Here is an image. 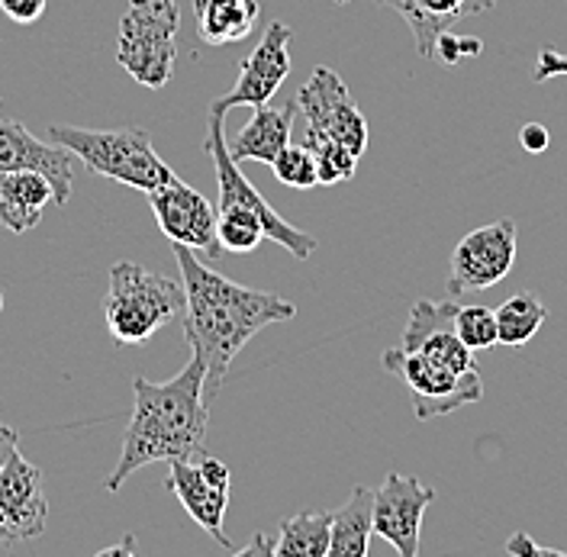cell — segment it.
Returning a JSON list of instances; mask_svg holds the SVG:
<instances>
[{
    "label": "cell",
    "mask_w": 567,
    "mask_h": 557,
    "mask_svg": "<svg viewBox=\"0 0 567 557\" xmlns=\"http://www.w3.org/2000/svg\"><path fill=\"white\" fill-rule=\"evenodd\" d=\"M49 140L65 145L71 155L94 175L120 180L136 190H152L168 184L175 172L155 152V142L145 130H78L49 126Z\"/></svg>",
    "instance_id": "4"
},
{
    "label": "cell",
    "mask_w": 567,
    "mask_h": 557,
    "mask_svg": "<svg viewBox=\"0 0 567 557\" xmlns=\"http://www.w3.org/2000/svg\"><path fill=\"white\" fill-rule=\"evenodd\" d=\"M293 116H297V101L284 106H255L251 120L239 130V136L229 142L233 162H265V165H271L278 158V152L290 142Z\"/></svg>",
    "instance_id": "19"
},
{
    "label": "cell",
    "mask_w": 567,
    "mask_h": 557,
    "mask_svg": "<svg viewBox=\"0 0 567 557\" xmlns=\"http://www.w3.org/2000/svg\"><path fill=\"white\" fill-rule=\"evenodd\" d=\"M297 113L307 123V136L332 140L352 148L361 158L368 148V120L352 101L346 81L332 69L319 65L297 91Z\"/></svg>",
    "instance_id": "8"
},
{
    "label": "cell",
    "mask_w": 567,
    "mask_h": 557,
    "mask_svg": "<svg viewBox=\"0 0 567 557\" xmlns=\"http://www.w3.org/2000/svg\"><path fill=\"white\" fill-rule=\"evenodd\" d=\"M45 7H49V0H0V10L20 27L35 23L45 13Z\"/></svg>",
    "instance_id": "28"
},
{
    "label": "cell",
    "mask_w": 567,
    "mask_h": 557,
    "mask_svg": "<svg viewBox=\"0 0 567 557\" xmlns=\"http://www.w3.org/2000/svg\"><path fill=\"white\" fill-rule=\"evenodd\" d=\"M374 535V489L354 487L339 513H332L329 557H364Z\"/></svg>",
    "instance_id": "21"
},
{
    "label": "cell",
    "mask_w": 567,
    "mask_h": 557,
    "mask_svg": "<svg viewBox=\"0 0 567 557\" xmlns=\"http://www.w3.org/2000/svg\"><path fill=\"white\" fill-rule=\"evenodd\" d=\"M181 10L175 0H130L120 20L116 62L142 87H165L177 65Z\"/></svg>",
    "instance_id": "5"
},
{
    "label": "cell",
    "mask_w": 567,
    "mask_h": 557,
    "mask_svg": "<svg viewBox=\"0 0 567 557\" xmlns=\"http://www.w3.org/2000/svg\"><path fill=\"white\" fill-rule=\"evenodd\" d=\"M545 319H548V307L532 290L513 293L496 310V339L506 349H523L526 342L535 339V332L545 326Z\"/></svg>",
    "instance_id": "22"
},
{
    "label": "cell",
    "mask_w": 567,
    "mask_h": 557,
    "mask_svg": "<svg viewBox=\"0 0 567 557\" xmlns=\"http://www.w3.org/2000/svg\"><path fill=\"white\" fill-rule=\"evenodd\" d=\"M49 496L45 477L20 452L0 467V545H20L45 535Z\"/></svg>",
    "instance_id": "12"
},
{
    "label": "cell",
    "mask_w": 567,
    "mask_h": 557,
    "mask_svg": "<svg viewBox=\"0 0 567 557\" xmlns=\"http://www.w3.org/2000/svg\"><path fill=\"white\" fill-rule=\"evenodd\" d=\"M384 368L390 374H396L400 381L410 386L413 396V416L416 419H435L452 416L464 406L477 403L484 396V378L481 368L455 374L445 364L425 358L423 351H410L403 345L384 351Z\"/></svg>",
    "instance_id": "7"
},
{
    "label": "cell",
    "mask_w": 567,
    "mask_h": 557,
    "mask_svg": "<svg viewBox=\"0 0 567 557\" xmlns=\"http://www.w3.org/2000/svg\"><path fill=\"white\" fill-rule=\"evenodd\" d=\"M197 39L204 45H229L246 39L261 17L258 0H194Z\"/></svg>",
    "instance_id": "20"
},
{
    "label": "cell",
    "mask_w": 567,
    "mask_h": 557,
    "mask_svg": "<svg viewBox=\"0 0 567 557\" xmlns=\"http://www.w3.org/2000/svg\"><path fill=\"white\" fill-rule=\"evenodd\" d=\"M271 172L281 184L293 187V190H310V187L319 184L317 162H313V152L307 145H290L287 142L278 152V158L271 162Z\"/></svg>",
    "instance_id": "25"
},
{
    "label": "cell",
    "mask_w": 567,
    "mask_h": 557,
    "mask_svg": "<svg viewBox=\"0 0 567 557\" xmlns=\"http://www.w3.org/2000/svg\"><path fill=\"white\" fill-rule=\"evenodd\" d=\"M0 313H3V290H0Z\"/></svg>",
    "instance_id": "36"
},
{
    "label": "cell",
    "mask_w": 567,
    "mask_h": 557,
    "mask_svg": "<svg viewBox=\"0 0 567 557\" xmlns=\"http://www.w3.org/2000/svg\"><path fill=\"white\" fill-rule=\"evenodd\" d=\"M519 233L513 219H496L474 233H467L452 251V275H449V297H464L477 290H491L516 265Z\"/></svg>",
    "instance_id": "10"
},
{
    "label": "cell",
    "mask_w": 567,
    "mask_h": 557,
    "mask_svg": "<svg viewBox=\"0 0 567 557\" xmlns=\"http://www.w3.org/2000/svg\"><path fill=\"white\" fill-rule=\"evenodd\" d=\"M184 310V287L165 275H152L136 261L110 268L104 297L106 332L116 345H145L162 326Z\"/></svg>",
    "instance_id": "3"
},
{
    "label": "cell",
    "mask_w": 567,
    "mask_h": 557,
    "mask_svg": "<svg viewBox=\"0 0 567 557\" xmlns=\"http://www.w3.org/2000/svg\"><path fill=\"white\" fill-rule=\"evenodd\" d=\"M290 42L293 33L290 27L275 20L268 23L265 35L258 39V45L239 62V81L233 84L229 94L210 101L213 110H233V106H265L271 104V97L281 91V84L290 74Z\"/></svg>",
    "instance_id": "13"
},
{
    "label": "cell",
    "mask_w": 567,
    "mask_h": 557,
    "mask_svg": "<svg viewBox=\"0 0 567 557\" xmlns=\"http://www.w3.org/2000/svg\"><path fill=\"white\" fill-rule=\"evenodd\" d=\"M17 445H20V432L13 425H0V467L10 461V454L17 452Z\"/></svg>",
    "instance_id": "33"
},
{
    "label": "cell",
    "mask_w": 567,
    "mask_h": 557,
    "mask_svg": "<svg viewBox=\"0 0 567 557\" xmlns=\"http://www.w3.org/2000/svg\"><path fill=\"white\" fill-rule=\"evenodd\" d=\"M275 545H278V541H271V538H265L261 532H255V535H251V541H248L246 548L239 551V557L255 555V551H261V555H275Z\"/></svg>",
    "instance_id": "34"
},
{
    "label": "cell",
    "mask_w": 567,
    "mask_h": 557,
    "mask_svg": "<svg viewBox=\"0 0 567 557\" xmlns=\"http://www.w3.org/2000/svg\"><path fill=\"white\" fill-rule=\"evenodd\" d=\"M55 204V184L42 172H0V226L23 236L42 223V213Z\"/></svg>",
    "instance_id": "18"
},
{
    "label": "cell",
    "mask_w": 567,
    "mask_h": 557,
    "mask_svg": "<svg viewBox=\"0 0 567 557\" xmlns=\"http://www.w3.org/2000/svg\"><path fill=\"white\" fill-rule=\"evenodd\" d=\"M78 158L59 142H42L20 120H0V172H42L55 184V207H65Z\"/></svg>",
    "instance_id": "16"
},
{
    "label": "cell",
    "mask_w": 567,
    "mask_h": 557,
    "mask_svg": "<svg viewBox=\"0 0 567 557\" xmlns=\"http://www.w3.org/2000/svg\"><path fill=\"white\" fill-rule=\"evenodd\" d=\"M435 59L445 65V69H455L461 62V49H458V35L452 33H442L439 35V42H435Z\"/></svg>",
    "instance_id": "32"
},
{
    "label": "cell",
    "mask_w": 567,
    "mask_h": 557,
    "mask_svg": "<svg viewBox=\"0 0 567 557\" xmlns=\"http://www.w3.org/2000/svg\"><path fill=\"white\" fill-rule=\"evenodd\" d=\"M519 142H523L526 152L542 155V152L548 148V142H551V133H548V126H542V123H526V126L519 130Z\"/></svg>",
    "instance_id": "30"
},
{
    "label": "cell",
    "mask_w": 567,
    "mask_h": 557,
    "mask_svg": "<svg viewBox=\"0 0 567 557\" xmlns=\"http://www.w3.org/2000/svg\"><path fill=\"white\" fill-rule=\"evenodd\" d=\"M145 197L158 229L172 239V245H187L194 255H204V261H219L226 255L216 233L219 213L197 187L175 175L168 184L145 190Z\"/></svg>",
    "instance_id": "9"
},
{
    "label": "cell",
    "mask_w": 567,
    "mask_h": 557,
    "mask_svg": "<svg viewBox=\"0 0 567 557\" xmlns=\"http://www.w3.org/2000/svg\"><path fill=\"white\" fill-rule=\"evenodd\" d=\"M506 551L509 555H542V557H561L558 548H545V545H535L529 538V532H516L509 541H506Z\"/></svg>",
    "instance_id": "29"
},
{
    "label": "cell",
    "mask_w": 567,
    "mask_h": 557,
    "mask_svg": "<svg viewBox=\"0 0 567 557\" xmlns=\"http://www.w3.org/2000/svg\"><path fill=\"white\" fill-rule=\"evenodd\" d=\"M210 110V126H207V136H204V152L213 162V172H216V184H219V197H216V213H248L258 219V226L265 229V239L278 243L287 248L293 258L307 261L313 251H317V239L297 226H290L278 209L271 207L258 187L248 184V177L239 172V162H233L229 155V140H226V130H223V110Z\"/></svg>",
    "instance_id": "6"
},
{
    "label": "cell",
    "mask_w": 567,
    "mask_h": 557,
    "mask_svg": "<svg viewBox=\"0 0 567 557\" xmlns=\"http://www.w3.org/2000/svg\"><path fill=\"white\" fill-rule=\"evenodd\" d=\"M555 74H567V55L548 49V52H542L538 62H535V81H545V78H555Z\"/></svg>",
    "instance_id": "31"
},
{
    "label": "cell",
    "mask_w": 567,
    "mask_h": 557,
    "mask_svg": "<svg viewBox=\"0 0 567 557\" xmlns=\"http://www.w3.org/2000/svg\"><path fill=\"white\" fill-rule=\"evenodd\" d=\"M413 30L420 59H435L439 35L455 30L461 20L494 10L496 0H384Z\"/></svg>",
    "instance_id": "17"
},
{
    "label": "cell",
    "mask_w": 567,
    "mask_h": 557,
    "mask_svg": "<svg viewBox=\"0 0 567 557\" xmlns=\"http://www.w3.org/2000/svg\"><path fill=\"white\" fill-rule=\"evenodd\" d=\"M168 489L177 503L187 509V516L210 535L216 545L229 548L226 538V509L233 493V474L216 457H194V461H172L168 464Z\"/></svg>",
    "instance_id": "11"
},
{
    "label": "cell",
    "mask_w": 567,
    "mask_h": 557,
    "mask_svg": "<svg viewBox=\"0 0 567 557\" xmlns=\"http://www.w3.org/2000/svg\"><path fill=\"white\" fill-rule=\"evenodd\" d=\"M216 233H219V245H223V251H236V255L255 251L258 243L265 239V229L258 226V219H255V216H248V213H236V209L219 213V219H216Z\"/></svg>",
    "instance_id": "27"
},
{
    "label": "cell",
    "mask_w": 567,
    "mask_h": 557,
    "mask_svg": "<svg viewBox=\"0 0 567 557\" xmlns=\"http://www.w3.org/2000/svg\"><path fill=\"white\" fill-rule=\"evenodd\" d=\"M336 3H349V0H336Z\"/></svg>",
    "instance_id": "37"
},
{
    "label": "cell",
    "mask_w": 567,
    "mask_h": 557,
    "mask_svg": "<svg viewBox=\"0 0 567 557\" xmlns=\"http://www.w3.org/2000/svg\"><path fill=\"white\" fill-rule=\"evenodd\" d=\"M455 297L452 300H432V297H420L410 310L406 329L400 345L410 351H423L425 358L445 364L455 374H467L477 371V358L474 351L461 342L458 329H455Z\"/></svg>",
    "instance_id": "15"
},
{
    "label": "cell",
    "mask_w": 567,
    "mask_h": 557,
    "mask_svg": "<svg viewBox=\"0 0 567 557\" xmlns=\"http://www.w3.org/2000/svg\"><path fill=\"white\" fill-rule=\"evenodd\" d=\"M207 364L190 354L187 368L165 383L136 378L133 381V416L123 432V448L104 487L110 493L123 487L130 474L158 461H194L204 454L210 429V403L204 393Z\"/></svg>",
    "instance_id": "2"
},
{
    "label": "cell",
    "mask_w": 567,
    "mask_h": 557,
    "mask_svg": "<svg viewBox=\"0 0 567 557\" xmlns=\"http://www.w3.org/2000/svg\"><path fill=\"white\" fill-rule=\"evenodd\" d=\"M175 261L184 287V342L207 364V403L219 393V386L229 374V364L248 342L275 326L297 316V307L278 293L243 287L236 280L216 275L200 261L187 245H175Z\"/></svg>",
    "instance_id": "1"
},
{
    "label": "cell",
    "mask_w": 567,
    "mask_h": 557,
    "mask_svg": "<svg viewBox=\"0 0 567 557\" xmlns=\"http://www.w3.org/2000/svg\"><path fill=\"white\" fill-rule=\"evenodd\" d=\"M458 49L461 59H477L484 52V42L477 35H458Z\"/></svg>",
    "instance_id": "35"
},
{
    "label": "cell",
    "mask_w": 567,
    "mask_h": 557,
    "mask_svg": "<svg viewBox=\"0 0 567 557\" xmlns=\"http://www.w3.org/2000/svg\"><path fill=\"white\" fill-rule=\"evenodd\" d=\"M332 513H297L284 519L278 532V557H329Z\"/></svg>",
    "instance_id": "23"
},
{
    "label": "cell",
    "mask_w": 567,
    "mask_h": 557,
    "mask_svg": "<svg viewBox=\"0 0 567 557\" xmlns=\"http://www.w3.org/2000/svg\"><path fill=\"white\" fill-rule=\"evenodd\" d=\"M432 499L435 489L390 471L381 489H374V535H381L400 557H416L423 516Z\"/></svg>",
    "instance_id": "14"
},
{
    "label": "cell",
    "mask_w": 567,
    "mask_h": 557,
    "mask_svg": "<svg viewBox=\"0 0 567 557\" xmlns=\"http://www.w3.org/2000/svg\"><path fill=\"white\" fill-rule=\"evenodd\" d=\"M455 329H458L461 342L471 351H487L499 345L496 339V313L491 307L471 303L455 310Z\"/></svg>",
    "instance_id": "26"
},
{
    "label": "cell",
    "mask_w": 567,
    "mask_h": 557,
    "mask_svg": "<svg viewBox=\"0 0 567 557\" xmlns=\"http://www.w3.org/2000/svg\"><path fill=\"white\" fill-rule=\"evenodd\" d=\"M303 145L313 152L319 184H326V187H332V184H342V180H352L354 172H358V155H354L352 148L339 145V142L303 136Z\"/></svg>",
    "instance_id": "24"
}]
</instances>
